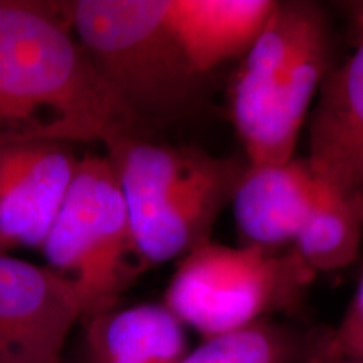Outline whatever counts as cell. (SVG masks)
I'll return each instance as SVG.
<instances>
[{"mask_svg":"<svg viewBox=\"0 0 363 363\" xmlns=\"http://www.w3.org/2000/svg\"><path fill=\"white\" fill-rule=\"evenodd\" d=\"M148 136L94 69L67 6L0 0V148Z\"/></svg>","mask_w":363,"mask_h":363,"instance_id":"6da1fadb","label":"cell"},{"mask_svg":"<svg viewBox=\"0 0 363 363\" xmlns=\"http://www.w3.org/2000/svg\"><path fill=\"white\" fill-rule=\"evenodd\" d=\"M67 16L91 65L147 133L203 106L207 76L172 33L167 0H79Z\"/></svg>","mask_w":363,"mask_h":363,"instance_id":"7a4b0ae2","label":"cell"},{"mask_svg":"<svg viewBox=\"0 0 363 363\" xmlns=\"http://www.w3.org/2000/svg\"><path fill=\"white\" fill-rule=\"evenodd\" d=\"M315 278L291 247L267 251L208 240L182 257L163 303L208 340L294 310Z\"/></svg>","mask_w":363,"mask_h":363,"instance_id":"3957f363","label":"cell"},{"mask_svg":"<svg viewBox=\"0 0 363 363\" xmlns=\"http://www.w3.org/2000/svg\"><path fill=\"white\" fill-rule=\"evenodd\" d=\"M48 266L76 284L84 320L115 310L136 266L130 216L110 158L86 155L43 244Z\"/></svg>","mask_w":363,"mask_h":363,"instance_id":"277c9868","label":"cell"},{"mask_svg":"<svg viewBox=\"0 0 363 363\" xmlns=\"http://www.w3.org/2000/svg\"><path fill=\"white\" fill-rule=\"evenodd\" d=\"M84 320L76 284L49 266L0 254V360L62 363L72 326Z\"/></svg>","mask_w":363,"mask_h":363,"instance_id":"5b68a950","label":"cell"},{"mask_svg":"<svg viewBox=\"0 0 363 363\" xmlns=\"http://www.w3.org/2000/svg\"><path fill=\"white\" fill-rule=\"evenodd\" d=\"M352 7L355 48L321 84L305 158L315 179L352 202L363 220V2Z\"/></svg>","mask_w":363,"mask_h":363,"instance_id":"8992f818","label":"cell"},{"mask_svg":"<svg viewBox=\"0 0 363 363\" xmlns=\"http://www.w3.org/2000/svg\"><path fill=\"white\" fill-rule=\"evenodd\" d=\"M246 167V157L203 153L184 180L162 195L147 214L131 222L140 262L163 264L208 242L220 212L233 203Z\"/></svg>","mask_w":363,"mask_h":363,"instance_id":"52a82bcc","label":"cell"},{"mask_svg":"<svg viewBox=\"0 0 363 363\" xmlns=\"http://www.w3.org/2000/svg\"><path fill=\"white\" fill-rule=\"evenodd\" d=\"M78 162L62 143L0 148V249L43 247Z\"/></svg>","mask_w":363,"mask_h":363,"instance_id":"ba28073f","label":"cell"},{"mask_svg":"<svg viewBox=\"0 0 363 363\" xmlns=\"http://www.w3.org/2000/svg\"><path fill=\"white\" fill-rule=\"evenodd\" d=\"M310 4H276L259 35L240 57L229 88V108L247 163L264 162L272 115Z\"/></svg>","mask_w":363,"mask_h":363,"instance_id":"9c48e42d","label":"cell"},{"mask_svg":"<svg viewBox=\"0 0 363 363\" xmlns=\"http://www.w3.org/2000/svg\"><path fill=\"white\" fill-rule=\"evenodd\" d=\"M318 192L306 158L281 163H247L233 197L242 246L283 251L294 239Z\"/></svg>","mask_w":363,"mask_h":363,"instance_id":"30bf717a","label":"cell"},{"mask_svg":"<svg viewBox=\"0 0 363 363\" xmlns=\"http://www.w3.org/2000/svg\"><path fill=\"white\" fill-rule=\"evenodd\" d=\"M276 0H167V21L201 76L242 57L274 11Z\"/></svg>","mask_w":363,"mask_h":363,"instance_id":"8fae6325","label":"cell"},{"mask_svg":"<svg viewBox=\"0 0 363 363\" xmlns=\"http://www.w3.org/2000/svg\"><path fill=\"white\" fill-rule=\"evenodd\" d=\"M93 363H180L190 352L187 326L165 303H143L89 318Z\"/></svg>","mask_w":363,"mask_h":363,"instance_id":"7c38bea8","label":"cell"},{"mask_svg":"<svg viewBox=\"0 0 363 363\" xmlns=\"http://www.w3.org/2000/svg\"><path fill=\"white\" fill-rule=\"evenodd\" d=\"M363 235L358 208L318 182V192L305 224L291 249L318 274L350 266L357 259Z\"/></svg>","mask_w":363,"mask_h":363,"instance_id":"4fadbf2b","label":"cell"},{"mask_svg":"<svg viewBox=\"0 0 363 363\" xmlns=\"http://www.w3.org/2000/svg\"><path fill=\"white\" fill-rule=\"evenodd\" d=\"M321 335L266 320L203 340L180 363H308L320 357Z\"/></svg>","mask_w":363,"mask_h":363,"instance_id":"5bb4252c","label":"cell"},{"mask_svg":"<svg viewBox=\"0 0 363 363\" xmlns=\"http://www.w3.org/2000/svg\"><path fill=\"white\" fill-rule=\"evenodd\" d=\"M316 360L363 362V269L342 320L335 328L323 330Z\"/></svg>","mask_w":363,"mask_h":363,"instance_id":"9a60e30c","label":"cell"},{"mask_svg":"<svg viewBox=\"0 0 363 363\" xmlns=\"http://www.w3.org/2000/svg\"><path fill=\"white\" fill-rule=\"evenodd\" d=\"M308 363H363L360 360H311Z\"/></svg>","mask_w":363,"mask_h":363,"instance_id":"2e32d148","label":"cell"},{"mask_svg":"<svg viewBox=\"0 0 363 363\" xmlns=\"http://www.w3.org/2000/svg\"><path fill=\"white\" fill-rule=\"evenodd\" d=\"M0 363H4V362H2V360H0Z\"/></svg>","mask_w":363,"mask_h":363,"instance_id":"e0dca14e","label":"cell"}]
</instances>
